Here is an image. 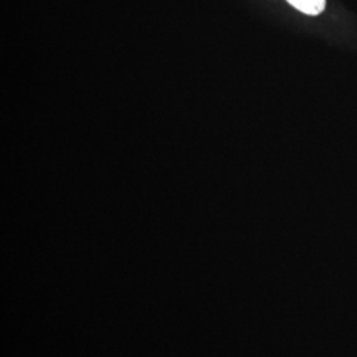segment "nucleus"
<instances>
[{"mask_svg":"<svg viewBox=\"0 0 357 357\" xmlns=\"http://www.w3.org/2000/svg\"><path fill=\"white\" fill-rule=\"evenodd\" d=\"M294 8L310 16H318L326 10L327 0H287Z\"/></svg>","mask_w":357,"mask_h":357,"instance_id":"obj_1","label":"nucleus"}]
</instances>
